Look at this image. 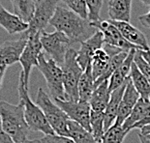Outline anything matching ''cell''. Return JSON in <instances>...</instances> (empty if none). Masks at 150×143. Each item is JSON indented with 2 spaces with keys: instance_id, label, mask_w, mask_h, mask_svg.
Segmentation results:
<instances>
[{
  "instance_id": "1",
  "label": "cell",
  "mask_w": 150,
  "mask_h": 143,
  "mask_svg": "<svg viewBox=\"0 0 150 143\" xmlns=\"http://www.w3.org/2000/svg\"><path fill=\"white\" fill-rule=\"evenodd\" d=\"M50 24L69 38L72 44H81L97 32L88 20H84L75 12L63 6H57Z\"/></svg>"
},
{
  "instance_id": "2",
  "label": "cell",
  "mask_w": 150,
  "mask_h": 143,
  "mask_svg": "<svg viewBox=\"0 0 150 143\" xmlns=\"http://www.w3.org/2000/svg\"><path fill=\"white\" fill-rule=\"evenodd\" d=\"M0 119L2 129L16 143H23L27 140L29 128L24 117L23 106L12 104L0 101Z\"/></svg>"
},
{
  "instance_id": "3",
  "label": "cell",
  "mask_w": 150,
  "mask_h": 143,
  "mask_svg": "<svg viewBox=\"0 0 150 143\" xmlns=\"http://www.w3.org/2000/svg\"><path fill=\"white\" fill-rule=\"evenodd\" d=\"M18 91L20 95V103L23 106L24 108V117L28 128L30 131L40 132L45 135H55L52 129L50 128L49 122L47 121L44 112L37 104H35L30 99L29 93H28V87L24 83L23 74L21 72L20 77H18Z\"/></svg>"
},
{
  "instance_id": "4",
  "label": "cell",
  "mask_w": 150,
  "mask_h": 143,
  "mask_svg": "<svg viewBox=\"0 0 150 143\" xmlns=\"http://www.w3.org/2000/svg\"><path fill=\"white\" fill-rule=\"evenodd\" d=\"M36 104L42 109L47 121L49 122L54 133L56 135L68 136L69 137V117L57 106L55 101L50 99V97L45 92L43 88L38 89Z\"/></svg>"
},
{
  "instance_id": "5",
  "label": "cell",
  "mask_w": 150,
  "mask_h": 143,
  "mask_svg": "<svg viewBox=\"0 0 150 143\" xmlns=\"http://www.w3.org/2000/svg\"><path fill=\"white\" fill-rule=\"evenodd\" d=\"M37 68L44 75L47 86L53 99L67 101L61 67L53 59L46 58V55L43 52L39 56Z\"/></svg>"
},
{
  "instance_id": "6",
  "label": "cell",
  "mask_w": 150,
  "mask_h": 143,
  "mask_svg": "<svg viewBox=\"0 0 150 143\" xmlns=\"http://www.w3.org/2000/svg\"><path fill=\"white\" fill-rule=\"evenodd\" d=\"M76 50L70 49L67 51L64 63L60 66L63 72V80L67 101H79V81L83 73V70L79 66L76 60Z\"/></svg>"
},
{
  "instance_id": "7",
  "label": "cell",
  "mask_w": 150,
  "mask_h": 143,
  "mask_svg": "<svg viewBox=\"0 0 150 143\" xmlns=\"http://www.w3.org/2000/svg\"><path fill=\"white\" fill-rule=\"evenodd\" d=\"M41 44L43 50L53 59L57 64L61 66L64 63L67 51L71 49L72 42L65 34L59 31H54L52 33L42 32L41 34Z\"/></svg>"
},
{
  "instance_id": "8",
  "label": "cell",
  "mask_w": 150,
  "mask_h": 143,
  "mask_svg": "<svg viewBox=\"0 0 150 143\" xmlns=\"http://www.w3.org/2000/svg\"><path fill=\"white\" fill-rule=\"evenodd\" d=\"M27 33V32H26ZM28 34V41L25 46V49L21 56L20 63L21 65V72L23 74V79L25 85L29 88V79L31 70L33 67L38 66V60L39 56L43 53V46L41 44V34L42 33H34Z\"/></svg>"
},
{
  "instance_id": "9",
  "label": "cell",
  "mask_w": 150,
  "mask_h": 143,
  "mask_svg": "<svg viewBox=\"0 0 150 143\" xmlns=\"http://www.w3.org/2000/svg\"><path fill=\"white\" fill-rule=\"evenodd\" d=\"M59 0H38L35 6L34 15L29 21V28L26 31L29 34L42 33L50 24L57 8Z\"/></svg>"
},
{
  "instance_id": "10",
  "label": "cell",
  "mask_w": 150,
  "mask_h": 143,
  "mask_svg": "<svg viewBox=\"0 0 150 143\" xmlns=\"http://www.w3.org/2000/svg\"><path fill=\"white\" fill-rule=\"evenodd\" d=\"M60 108H61L69 117L71 121L78 123L79 126L91 132L90 128V113L91 107L89 103L85 101H72L54 100Z\"/></svg>"
},
{
  "instance_id": "11",
  "label": "cell",
  "mask_w": 150,
  "mask_h": 143,
  "mask_svg": "<svg viewBox=\"0 0 150 143\" xmlns=\"http://www.w3.org/2000/svg\"><path fill=\"white\" fill-rule=\"evenodd\" d=\"M91 25L96 28L100 32H102L104 36V43L108 46L120 49L125 51H130L131 49H139L132 44L124 39L122 34L120 31L111 23L110 20H100L96 22H91Z\"/></svg>"
},
{
  "instance_id": "12",
  "label": "cell",
  "mask_w": 150,
  "mask_h": 143,
  "mask_svg": "<svg viewBox=\"0 0 150 143\" xmlns=\"http://www.w3.org/2000/svg\"><path fill=\"white\" fill-rule=\"evenodd\" d=\"M28 41V34L24 32L21 38L14 41H6L0 44V64L6 67L20 62L21 56Z\"/></svg>"
},
{
  "instance_id": "13",
  "label": "cell",
  "mask_w": 150,
  "mask_h": 143,
  "mask_svg": "<svg viewBox=\"0 0 150 143\" xmlns=\"http://www.w3.org/2000/svg\"><path fill=\"white\" fill-rule=\"evenodd\" d=\"M104 46V36L99 30H97V32L93 36L88 38L87 40L81 44L79 49L76 51L78 53L76 60L83 71L91 64L92 57L96 52V50L103 49Z\"/></svg>"
},
{
  "instance_id": "14",
  "label": "cell",
  "mask_w": 150,
  "mask_h": 143,
  "mask_svg": "<svg viewBox=\"0 0 150 143\" xmlns=\"http://www.w3.org/2000/svg\"><path fill=\"white\" fill-rule=\"evenodd\" d=\"M110 20L114 26H115L120 33L122 34L127 42L132 44L133 46H137L139 50H150L149 44L146 39L145 35L143 34L139 29H138L136 26L131 24L130 22L125 21H115V20Z\"/></svg>"
},
{
  "instance_id": "15",
  "label": "cell",
  "mask_w": 150,
  "mask_h": 143,
  "mask_svg": "<svg viewBox=\"0 0 150 143\" xmlns=\"http://www.w3.org/2000/svg\"><path fill=\"white\" fill-rule=\"evenodd\" d=\"M139 98H140L139 94L136 90V88L134 87L132 81H131V79L129 77L128 80H127L126 88L125 91H124L122 100H121L119 108H118L116 121L114 123L115 125H119V126L123 125V123L125 122V120L128 118V116L132 112L134 106L138 103Z\"/></svg>"
},
{
  "instance_id": "16",
  "label": "cell",
  "mask_w": 150,
  "mask_h": 143,
  "mask_svg": "<svg viewBox=\"0 0 150 143\" xmlns=\"http://www.w3.org/2000/svg\"><path fill=\"white\" fill-rule=\"evenodd\" d=\"M0 26L8 34L24 33L29 28V24L17 15L12 14L4 7L0 6Z\"/></svg>"
},
{
  "instance_id": "17",
  "label": "cell",
  "mask_w": 150,
  "mask_h": 143,
  "mask_svg": "<svg viewBox=\"0 0 150 143\" xmlns=\"http://www.w3.org/2000/svg\"><path fill=\"white\" fill-rule=\"evenodd\" d=\"M136 51L137 49L130 50L126 59L122 63V65L113 73L112 75L108 79V88H110V93L112 91L116 90L120 86H122L124 83H126L127 79L129 78L131 67H132V64L134 62V57H135Z\"/></svg>"
},
{
  "instance_id": "18",
  "label": "cell",
  "mask_w": 150,
  "mask_h": 143,
  "mask_svg": "<svg viewBox=\"0 0 150 143\" xmlns=\"http://www.w3.org/2000/svg\"><path fill=\"white\" fill-rule=\"evenodd\" d=\"M128 80V79H127ZM127 83V81H126ZM126 83H124L122 86L117 88L116 90L111 92L110 94V99L108 101V106L104 113V126H105V132L108 129H110L111 126L114 125V123L116 121V117L118 113V108H119L121 100H122L124 91L126 88Z\"/></svg>"
},
{
  "instance_id": "19",
  "label": "cell",
  "mask_w": 150,
  "mask_h": 143,
  "mask_svg": "<svg viewBox=\"0 0 150 143\" xmlns=\"http://www.w3.org/2000/svg\"><path fill=\"white\" fill-rule=\"evenodd\" d=\"M132 0H108V14L110 20L130 22Z\"/></svg>"
},
{
  "instance_id": "20",
  "label": "cell",
  "mask_w": 150,
  "mask_h": 143,
  "mask_svg": "<svg viewBox=\"0 0 150 143\" xmlns=\"http://www.w3.org/2000/svg\"><path fill=\"white\" fill-rule=\"evenodd\" d=\"M110 94L111 93L108 88V80L104 81L103 83H101L98 87L95 88L91 99L89 101L91 110L105 112L108 101L110 99Z\"/></svg>"
},
{
  "instance_id": "21",
  "label": "cell",
  "mask_w": 150,
  "mask_h": 143,
  "mask_svg": "<svg viewBox=\"0 0 150 143\" xmlns=\"http://www.w3.org/2000/svg\"><path fill=\"white\" fill-rule=\"evenodd\" d=\"M95 90V80L92 75L91 64L86 68L82 73L81 79L79 81V101L89 103L91 96Z\"/></svg>"
},
{
  "instance_id": "22",
  "label": "cell",
  "mask_w": 150,
  "mask_h": 143,
  "mask_svg": "<svg viewBox=\"0 0 150 143\" xmlns=\"http://www.w3.org/2000/svg\"><path fill=\"white\" fill-rule=\"evenodd\" d=\"M129 77L132 81L134 87L138 91L142 99L150 101V82L137 68L135 63L133 62L131 67V72Z\"/></svg>"
},
{
  "instance_id": "23",
  "label": "cell",
  "mask_w": 150,
  "mask_h": 143,
  "mask_svg": "<svg viewBox=\"0 0 150 143\" xmlns=\"http://www.w3.org/2000/svg\"><path fill=\"white\" fill-rule=\"evenodd\" d=\"M149 109H150V101H146L139 98V100L136 104V106H134L132 112L128 116V118L123 123L122 125L123 129L126 130L127 132H130L131 130H133L134 125L138 123L139 121H140L145 116V114L148 112Z\"/></svg>"
},
{
  "instance_id": "24",
  "label": "cell",
  "mask_w": 150,
  "mask_h": 143,
  "mask_svg": "<svg viewBox=\"0 0 150 143\" xmlns=\"http://www.w3.org/2000/svg\"><path fill=\"white\" fill-rule=\"evenodd\" d=\"M110 57L111 56L108 54L104 47L96 50L91 60L92 75H93L94 80H97L106 73Z\"/></svg>"
},
{
  "instance_id": "25",
  "label": "cell",
  "mask_w": 150,
  "mask_h": 143,
  "mask_svg": "<svg viewBox=\"0 0 150 143\" xmlns=\"http://www.w3.org/2000/svg\"><path fill=\"white\" fill-rule=\"evenodd\" d=\"M15 15L20 17L23 21L29 23L35 11L37 0H10Z\"/></svg>"
},
{
  "instance_id": "26",
  "label": "cell",
  "mask_w": 150,
  "mask_h": 143,
  "mask_svg": "<svg viewBox=\"0 0 150 143\" xmlns=\"http://www.w3.org/2000/svg\"><path fill=\"white\" fill-rule=\"evenodd\" d=\"M68 130L69 137H71L76 143H99L90 132L86 131L74 121L69 120Z\"/></svg>"
},
{
  "instance_id": "27",
  "label": "cell",
  "mask_w": 150,
  "mask_h": 143,
  "mask_svg": "<svg viewBox=\"0 0 150 143\" xmlns=\"http://www.w3.org/2000/svg\"><path fill=\"white\" fill-rule=\"evenodd\" d=\"M104 113L101 111L91 110L90 113V128L91 133L96 140L101 143L105 133V126H104Z\"/></svg>"
},
{
  "instance_id": "28",
  "label": "cell",
  "mask_w": 150,
  "mask_h": 143,
  "mask_svg": "<svg viewBox=\"0 0 150 143\" xmlns=\"http://www.w3.org/2000/svg\"><path fill=\"white\" fill-rule=\"evenodd\" d=\"M128 132L122 126L114 124L105 132L101 143H123Z\"/></svg>"
},
{
  "instance_id": "29",
  "label": "cell",
  "mask_w": 150,
  "mask_h": 143,
  "mask_svg": "<svg viewBox=\"0 0 150 143\" xmlns=\"http://www.w3.org/2000/svg\"><path fill=\"white\" fill-rule=\"evenodd\" d=\"M65 3L70 10L75 12L84 20H88V10L85 0H59Z\"/></svg>"
},
{
  "instance_id": "30",
  "label": "cell",
  "mask_w": 150,
  "mask_h": 143,
  "mask_svg": "<svg viewBox=\"0 0 150 143\" xmlns=\"http://www.w3.org/2000/svg\"><path fill=\"white\" fill-rule=\"evenodd\" d=\"M88 10V20L90 22L100 21V13L103 6V0H85Z\"/></svg>"
},
{
  "instance_id": "31",
  "label": "cell",
  "mask_w": 150,
  "mask_h": 143,
  "mask_svg": "<svg viewBox=\"0 0 150 143\" xmlns=\"http://www.w3.org/2000/svg\"><path fill=\"white\" fill-rule=\"evenodd\" d=\"M134 63L136 64L137 68L139 69V71L144 75L150 82V65L146 62V60L143 58L142 53L139 52V50H137L135 53V57H134Z\"/></svg>"
},
{
  "instance_id": "32",
  "label": "cell",
  "mask_w": 150,
  "mask_h": 143,
  "mask_svg": "<svg viewBox=\"0 0 150 143\" xmlns=\"http://www.w3.org/2000/svg\"><path fill=\"white\" fill-rule=\"evenodd\" d=\"M43 143H76L71 137L68 136H60L56 135H45L44 137L40 138Z\"/></svg>"
},
{
  "instance_id": "33",
  "label": "cell",
  "mask_w": 150,
  "mask_h": 143,
  "mask_svg": "<svg viewBox=\"0 0 150 143\" xmlns=\"http://www.w3.org/2000/svg\"><path fill=\"white\" fill-rule=\"evenodd\" d=\"M150 124V109L148 110V112L145 114V116L143 118L139 121L137 124H135L133 127V129H142L143 127L147 126Z\"/></svg>"
},
{
  "instance_id": "34",
  "label": "cell",
  "mask_w": 150,
  "mask_h": 143,
  "mask_svg": "<svg viewBox=\"0 0 150 143\" xmlns=\"http://www.w3.org/2000/svg\"><path fill=\"white\" fill-rule=\"evenodd\" d=\"M0 143H16L2 129L1 119H0Z\"/></svg>"
},
{
  "instance_id": "35",
  "label": "cell",
  "mask_w": 150,
  "mask_h": 143,
  "mask_svg": "<svg viewBox=\"0 0 150 143\" xmlns=\"http://www.w3.org/2000/svg\"><path fill=\"white\" fill-rule=\"evenodd\" d=\"M139 21L142 23L143 26L150 28V11L148 13H146L144 15H142L139 17Z\"/></svg>"
},
{
  "instance_id": "36",
  "label": "cell",
  "mask_w": 150,
  "mask_h": 143,
  "mask_svg": "<svg viewBox=\"0 0 150 143\" xmlns=\"http://www.w3.org/2000/svg\"><path fill=\"white\" fill-rule=\"evenodd\" d=\"M6 69H7V67L4 66V65H1V64H0V87H1V85H2L3 77H4Z\"/></svg>"
},
{
  "instance_id": "37",
  "label": "cell",
  "mask_w": 150,
  "mask_h": 143,
  "mask_svg": "<svg viewBox=\"0 0 150 143\" xmlns=\"http://www.w3.org/2000/svg\"><path fill=\"white\" fill-rule=\"evenodd\" d=\"M139 52L142 53V57L146 60V62L150 65V50H139Z\"/></svg>"
},
{
  "instance_id": "38",
  "label": "cell",
  "mask_w": 150,
  "mask_h": 143,
  "mask_svg": "<svg viewBox=\"0 0 150 143\" xmlns=\"http://www.w3.org/2000/svg\"><path fill=\"white\" fill-rule=\"evenodd\" d=\"M140 135H142L144 136H147L150 135V124L147 126L143 127L142 129H140Z\"/></svg>"
},
{
  "instance_id": "39",
  "label": "cell",
  "mask_w": 150,
  "mask_h": 143,
  "mask_svg": "<svg viewBox=\"0 0 150 143\" xmlns=\"http://www.w3.org/2000/svg\"><path fill=\"white\" fill-rule=\"evenodd\" d=\"M139 142L140 143H150V139L147 138L146 136L142 135H139Z\"/></svg>"
},
{
  "instance_id": "40",
  "label": "cell",
  "mask_w": 150,
  "mask_h": 143,
  "mask_svg": "<svg viewBox=\"0 0 150 143\" xmlns=\"http://www.w3.org/2000/svg\"><path fill=\"white\" fill-rule=\"evenodd\" d=\"M23 143H43L42 141L40 140V139H34V140H27L26 141H24Z\"/></svg>"
},
{
  "instance_id": "41",
  "label": "cell",
  "mask_w": 150,
  "mask_h": 143,
  "mask_svg": "<svg viewBox=\"0 0 150 143\" xmlns=\"http://www.w3.org/2000/svg\"><path fill=\"white\" fill-rule=\"evenodd\" d=\"M142 3H143L146 6H150V0H140Z\"/></svg>"
},
{
  "instance_id": "42",
  "label": "cell",
  "mask_w": 150,
  "mask_h": 143,
  "mask_svg": "<svg viewBox=\"0 0 150 143\" xmlns=\"http://www.w3.org/2000/svg\"><path fill=\"white\" fill-rule=\"evenodd\" d=\"M146 137H147V138H149V139H150V135H147V136H146Z\"/></svg>"
},
{
  "instance_id": "43",
  "label": "cell",
  "mask_w": 150,
  "mask_h": 143,
  "mask_svg": "<svg viewBox=\"0 0 150 143\" xmlns=\"http://www.w3.org/2000/svg\"><path fill=\"white\" fill-rule=\"evenodd\" d=\"M0 6H1V4H0Z\"/></svg>"
},
{
  "instance_id": "44",
  "label": "cell",
  "mask_w": 150,
  "mask_h": 143,
  "mask_svg": "<svg viewBox=\"0 0 150 143\" xmlns=\"http://www.w3.org/2000/svg\"><path fill=\"white\" fill-rule=\"evenodd\" d=\"M0 88H1V87H0Z\"/></svg>"
},
{
  "instance_id": "45",
  "label": "cell",
  "mask_w": 150,
  "mask_h": 143,
  "mask_svg": "<svg viewBox=\"0 0 150 143\" xmlns=\"http://www.w3.org/2000/svg\"><path fill=\"white\" fill-rule=\"evenodd\" d=\"M37 1H38V0H37Z\"/></svg>"
}]
</instances>
